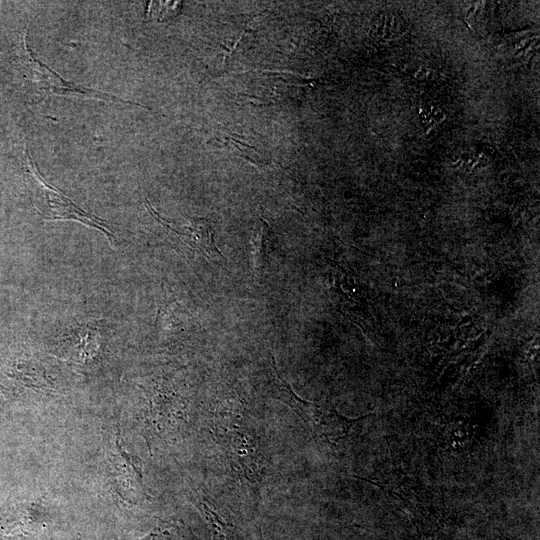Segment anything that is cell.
Masks as SVG:
<instances>
[{
    "label": "cell",
    "mask_w": 540,
    "mask_h": 540,
    "mask_svg": "<svg viewBox=\"0 0 540 540\" xmlns=\"http://www.w3.org/2000/svg\"><path fill=\"white\" fill-rule=\"evenodd\" d=\"M271 367L273 370L271 394L297 413L316 440L334 446L347 436L352 424L357 420L342 416L330 406L300 398L280 376L272 356Z\"/></svg>",
    "instance_id": "1"
},
{
    "label": "cell",
    "mask_w": 540,
    "mask_h": 540,
    "mask_svg": "<svg viewBox=\"0 0 540 540\" xmlns=\"http://www.w3.org/2000/svg\"><path fill=\"white\" fill-rule=\"evenodd\" d=\"M26 169L33 188L36 208L42 214L43 219L80 222L101 231L109 242L115 245V234L105 220L83 210L63 192L48 184L39 174L29 152H26Z\"/></svg>",
    "instance_id": "2"
},
{
    "label": "cell",
    "mask_w": 540,
    "mask_h": 540,
    "mask_svg": "<svg viewBox=\"0 0 540 540\" xmlns=\"http://www.w3.org/2000/svg\"><path fill=\"white\" fill-rule=\"evenodd\" d=\"M25 66L28 71L29 79L35 83L37 89L43 96L47 95H80L100 99L104 101L127 103L130 105L142 106L139 103H134L119 99L111 94L103 91L87 88L82 85H76L72 82L64 80L61 76L55 73L47 65L40 62L34 57L29 48L26 47Z\"/></svg>",
    "instance_id": "3"
},
{
    "label": "cell",
    "mask_w": 540,
    "mask_h": 540,
    "mask_svg": "<svg viewBox=\"0 0 540 540\" xmlns=\"http://www.w3.org/2000/svg\"><path fill=\"white\" fill-rule=\"evenodd\" d=\"M145 206L150 214L167 229L168 232L183 240L191 248L208 257H222L214 241V231L206 219H189L186 224H177L162 218L146 200Z\"/></svg>",
    "instance_id": "4"
},
{
    "label": "cell",
    "mask_w": 540,
    "mask_h": 540,
    "mask_svg": "<svg viewBox=\"0 0 540 540\" xmlns=\"http://www.w3.org/2000/svg\"><path fill=\"white\" fill-rule=\"evenodd\" d=\"M102 343L100 321L82 323L66 334L61 347L65 354L75 363H87L93 360L99 353Z\"/></svg>",
    "instance_id": "5"
},
{
    "label": "cell",
    "mask_w": 540,
    "mask_h": 540,
    "mask_svg": "<svg viewBox=\"0 0 540 540\" xmlns=\"http://www.w3.org/2000/svg\"><path fill=\"white\" fill-rule=\"evenodd\" d=\"M199 507L210 524L214 540H237L234 528L211 507L205 497L199 501Z\"/></svg>",
    "instance_id": "6"
},
{
    "label": "cell",
    "mask_w": 540,
    "mask_h": 540,
    "mask_svg": "<svg viewBox=\"0 0 540 540\" xmlns=\"http://www.w3.org/2000/svg\"><path fill=\"white\" fill-rule=\"evenodd\" d=\"M269 226L264 219H260V226L253 231L251 237V262L255 271L263 269L267 262V235Z\"/></svg>",
    "instance_id": "7"
}]
</instances>
